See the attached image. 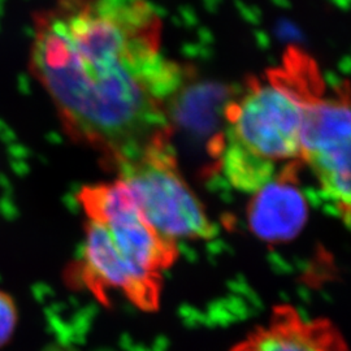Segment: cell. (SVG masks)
Listing matches in <instances>:
<instances>
[{
    "instance_id": "cell-5",
    "label": "cell",
    "mask_w": 351,
    "mask_h": 351,
    "mask_svg": "<svg viewBox=\"0 0 351 351\" xmlns=\"http://www.w3.org/2000/svg\"><path fill=\"white\" fill-rule=\"evenodd\" d=\"M77 198L88 220L106 226L119 250L136 265L158 276L173 265L178 255L176 242L145 220L123 180L85 186Z\"/></svg>"
},
{
    "instance_id": "cell-2",
    "label": "cell",
    "mask_w": 351,
    "mask_h": 351,
    "mask_svg": "<svg viewBox=\"0 0 351 351\" xmlns=\"http://www.w3.org/2000/svg\"><path fill=\"white\" fill-rule=\"evenodd\" d=\"M320 75L307 53L290 47L281 66L250 80L226 104V130L213 152L233 188L254 194L284 168L301 163L304 104Z\"/></svg>"
},
{
    "instance_id": "cell-7",
    "label": "cell",
    "mask_w": 351,
    "mask_h": 351,
    "mask_svg": "<svg viewBox=\"0 0 351 351\" xmlns=\"http://www.w3.org/2000/svg\"><path fill=\"white\" fill-rule=\"evenodd\" d=\"M298 165L280 171L254 193L247 220L255 236L269 243L294 239L308 217V206L297 180Z\"/></svg>"
},
{
    "instance_id": "cell-1",
    "label": "cell",
    "mask_w": 351,
    "mask_h": 351,
    "mask_svg": "<svg viewBox=\"0 0 351 351\" xmlns=\"http://www.w3.org/2000/svg\"><path fill=\"white\" fill-rule=\"evenodd\" d=\"M29 68L69 137L113 168L171 134L188 71L162 52V21L145 0H60L34 23Z\"/></svg>"
},
{
    "instance_id": "cell-8",
    "label": "cell",
    "mask_w": 351,
    "mask_h": 351,
    "mask_svg": "<svg viewBox=\"0 0 351 351\" xmlns=\"http://www.w3.org/2000/svg\"><path fill=\"white\" fill-rule=\"evenodd\" d=\"M230 351H349L341 332L326 319H306L290 306L276 307L268 322Z\"/></svg>"
},
{
    "instance_id": "cell-6",
    "label": "cell",
    "mask_w": 351,
    "mask_h": 351,
    "mask_svg": "<svg viewBox=\"0 0 351 351\" xmlns=\"http://www.w3.org/2000/svg\"><path fill=\"white\" fill-rule=\"evenodd\" d=\"M71 278L103 303L114 291L143 311L159 307L162 276L128 259L114 245L107 228L91 220L85 226L81 255L71 269Z\"/></svg>"
},
{
    "instance_id": "cell-3",
    "label": "cell",
    "mask_w": 351,
    "mask_h": 351,
    "mask_svg": "<svg viewBox=\"0 0 351 351\" xmlns=\"http://www.w3.org/2000/svg\"><path fill=\"white\" fill-rule=\"evenodd\" d=\"M117 171L145 220L159 234L173 242L215 236L203 204L177 168L169 142L152 146Z\"/></svg>"
},
{
    "instance_id": "cell-9",
    "label": "cell",
    "mask_w": 351,
    "mask_h": 351,
    "mask_svg": "<svg viewBox=\"0 0 351 351\" xmlns=\"http://www.w3.org/2000/svg\"><path fill=\"white\" fill-rule=\"evenodd\" d=\"M17 324V308L12 297L0 290V346L11 339Z\"/></svg>"
},
{
    "instance_id": "cell-4",
    "label": "cell",
    "mask_w": 351,
    "mask_h": 351,
    "mask_svg": "<svg viewBox=\"0 0 351 351\" xmlns=\"http://www.w3.org/2000/svg\"><path fill=\"white\" fill-rule=\"evenodd\" d=\"M302 162L310 165L326 201L350 223L349 86L326 93L322 75L308 90L302 126Z\"/></svg>"
}]
</instances>
